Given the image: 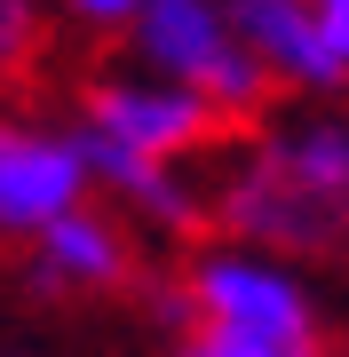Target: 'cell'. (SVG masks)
Masks as SVG:
<instances>
[{
	"label": "cell",
	"instance_id": "obj_1",
	"mask_svg": "<svg viewBox=\"0 0 349 357\" xmlns=\"http://www.w3.org/2000/svg\"><path fill=\"white\" fill-rule=\"evenodd\" d=\"M215 230L254 255H341L349 246V119L270 128L215 183Z\"/></svg>",
	"mask_w": 349,
	"mask_h": 357
},
{
	"label": "cell",
	"instance_id": "obj_2",
	"mask_svg": "<svg viewBox=\"0 0 349 357\" xmlns=\"http://www.w3.org/2000/svg\"><path fill=\"white\" fill-rule=\"evenodd\" d=\"M175 326H199V333H222V342H246V349H278V357H318V302L310 286L294 278L278 255H254V246H199L183 262V286L167 302Z\"/></svg>",
	"mask_w": 349,
	"mask_h": 357
},
{
	"label": "cell",
	"instance_id": "obj_3",
	"mask_svg": "<svg viewBox=\"0 0 349 357\" xmlns=\"http://www.w3.org/2000/svg\"><path fill=\"white\" fill-rule=\"evenodd\" d=\"M127 48H135L143 72L207 96L231 128H238V119H262V103L278 96V79L262 72V56L238 40L231 0H151V8L135 16Z\"/></svg>",
	"mask_w": 349,
	"mask_h": 357
},
{
	"label": "cell",
	"instance_id": "obj_4",
	"mask_svg": "<svg viewBox=\"0 0 349 357\" xmlns=\"http://www.w3.org/2000/svg\"><path fill=\"white\" fill-rule=\"evenodd\" d=\"M79 119L104 128L111 143H127V151H143V159H167V167H183L191 151H207V143L231 128L207 96L175 88V79H159V72H111V79H95V88L79 96Z\"/></svg>",
	"mask_w": 349,
	"mask_h": 357
},
{
	"label": "cell",
	"instance_id": "obj_5",
	"mask_svg": "<svg viewBox=\"0 0 349 357\" xmlns=\"http://www.w3.org/2000/svg\"><path fill=\"white\" fill-rule=\"evenodd\" d=\"M95 191L88 151L72 128H16L0 119V238H40L79 215Z\"/></svg>",
	"mask_w": 349,
	"mask_h": 357
},
{
	"label": "cell",
	"instance_id": "obj_6",
	"mask_svg": "<svg viewBox=\"0 0 349 357\" xmlns=\"http://www.w3.org/2000/svg\"><path fill=\"white\" fill-rule=\"evenodd\" d=\"M231 16H238V40L262 56V72H270L278 88H294V96L349 88V64L325 48L310 0H231Z\"/></svg>",
	"mask_w": 349,
	"mask_h": 357
},
{
	"label": "cell",
	"instance_id": "obj_7",
	"mask_svg": "<svg viewBox=\"0 0 349 357\" xmlns=\"http://www.w3.org/2000/svg\"><path fill=\"white\" fill-rule=\"evenodd\" d=\"M127 278H135V246L95 206H79V215H64L56 230L32 238V286L40 294H111Z\"/></svg>",
	"mask_w": 349,
	"mask_h": 357
},
{
	"label": "cell",
	"instance_id": "obj_8",
	"mask_svg": "<svg viewBox=\"0 0 349 357\" xmlns=\"http://www.w3.org/2000/svg\"><path fill=\"white\" fill-rule=\"evenodd\" d=\"M40 32H48V8H40V0H0V72L32 64Z\"/></svg>",
	"mask_w": 349,
	"mask_h": 357
},
{
	"label": "cell",
	"instance_id": "obj_9",
	"mask_svg": "<svg viewBox=\"0 0 349 357\" xmlns=\"http://www.w3.org/2000/svg\"><path fill=\"white\" fill-rule=\"evenodd\" d=\"M56 8H64L72 24H88V32H135V16L151 8V0H56Z\"/></svg>",
	"mask_w": 349,
	"mask_h": 357
},
{
	"label": "cell",
	"instance_id": "obj_10",
	"mask_svg": "<svg viewBox=\"0 0 349 357\" xmlns=\"http://www.w3.org/2000/svg\"><path fill=\"white\" fill-rule=\"evenodd\" d=\"M167 357H278V349H246V342H222V333H199V326H183V342Z\"/></svg>",
	"mask_w": 349,
	"mask_h": 357
},
{
	"label": "cell",
	"instance_id": "obj_11",
	"mask_svg": "<svg viewBox=\"0 0 349 357\" xmlns=\"http://www.w3.org/2000/svg\"><path fill=\"white\" fill-rule=\"evenodd\" d=\"M310 16H318V32H325V48L349 64V0H310Z\"/></svg>",
	"mask_w": 349,
	"mask_h": 357
},
{
	"label": "cell",
	"instance_id": "obj_12",
	"mask_svg": "<svg viewBox=\"0 0 349 357\" xmlns=\"http://www.w3.org/2000/svg\"><path fill=\"white\" fill-rule=\"evenodd\" d=\"M341 357H349V349H341Z\"/></svg>",
	"mask_w": 349,
	"mask_h": 357
}]
</instances>
